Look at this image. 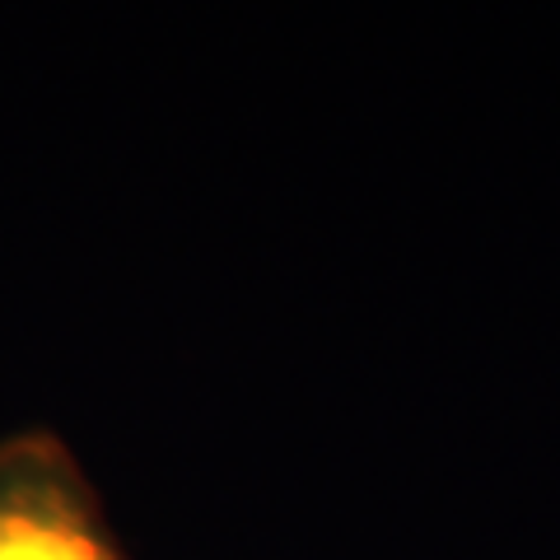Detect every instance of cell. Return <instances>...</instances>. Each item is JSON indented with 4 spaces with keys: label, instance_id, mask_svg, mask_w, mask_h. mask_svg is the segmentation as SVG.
Instances as JSON below:
<instances>
[{
    "label": "cell",
    "instance_id": "obj_1",
    "mask_svg": "<svg viewBox=\"0 0 560 560\" xmlns=\"http://www.w3.org/2000/svg\"><path fill=\"white\" fill-rule=\"evenodd\" d=\"M0 560H131L94 481L51 430L0 440Z\"/></svg>",
    "mask_w": 560,
    "mask_h": 560
}]
</instances>
